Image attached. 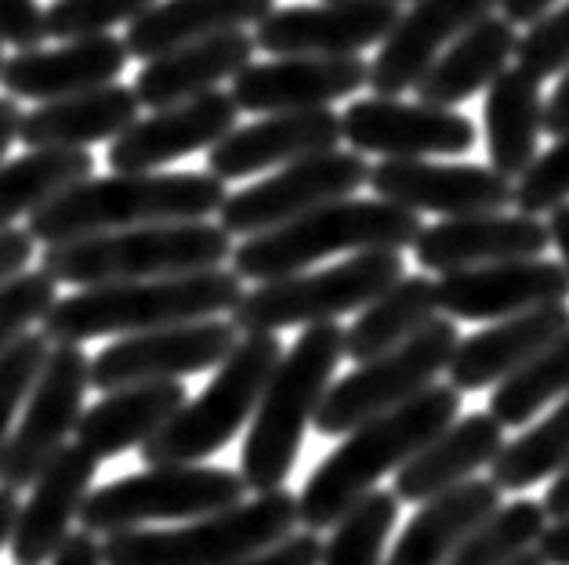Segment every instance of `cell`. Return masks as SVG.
<instances>
[{
	"mask_svg": "<svg viewBox=\"0 0 569 565\" xmlns=\"http://www.w3.org/2000/svg\"><path fill=\"white\" fill-rule=\"evenodd\" d=\"M226 182L211 171H113L80 178L40 211L26 218L33 243H66L94 232L157 225V222H207L226 203Z\"/></svg>",
	"mask_w": 569,
	"mask_h": 565,
	"instance_id": "cell-1",
	"label": "cell"
},
{
	"mask_svg": "<svg viewBox=\"0 0 569 565\" xmlns=\"http://www.w3.org/2000/svg\"><path fill=\"white\" fill-rule=\"evenodd\" d=\"M457 413H461V392L453 384H428L407 403L356 424L305 482L298 522L312 533L330 529L363 493L378 490L388 472H399L428 438L447 428Z\"/></svg>",
	"mask_w": 569,
	"mask_h": 565,
	"instance_id": "cell-2",
	"label": "cell"
},
{
	"mask_svg": "<svg viewBox=\"0 0 569 565\" xmlns=\"http://www.w3.org/2000/svg\"><path fill=\"white\" fill-rule=\"evenodd\" d=\"M243 294V280L232 269H203L157 280H123L80 286L77 294L54 297L40 315V334L51 344H84L91 337H123L142 330L211 320L226 315Z\"/></svg>",
	"mask_w": 569,
	"mask_h": 565,
	"instance_id": "cell-3",
	"label": "cell"
},
{
	"mask_svg": "<svg viewBox=\"0 0 569 565\" xmlns=\"http://www.w3.org/2000/svg\"><path fill=\"white\" fill-rule=\"evenodd\" d=\"M345 360V330L338 323H312L280 355L251 413V432L243 438L240 478L247 490H280L298 464L305 428L316 417L335 370Z\"/></svg>",
	"mask_w": 569,
	"mask_h": 565,
	"instance_id": "cell-4",
	"label": "cell"
},
{
	"mask_svg": "<svg viewBox=\"0 0 569 565\" xmlns=\"http://www.w3.org/2000/svg\"><path fill=\"white\" fill-rule=\"evenodd\" d=\"M421 214L388 200L341 196L316 211L276 225L232 246V272L240 280L266 283L290 272L312 269L316 261L359 251H407L421 232Z\"/></svg>",
	"mask_w": 569,
	"mask_h": 565,
	"instance_id": "cell-5",
	"label": "cell"
},
{
	"mask_svg": "<svg viewBox=\"0 0 569 565\" xmlns=\"http://www.w3.org/2000/svg\"><path fill=\"white\" fill-rule=\"evenodd\" d=\"M232 236L211 222H157L94 232V236L66 240L44 251V269L54 283L99 286L123 280H157L226 265Z\"/></svg>",
	"mask_w": 569,
	"mask_h": 565,
	"instance_id": "cell-6",
	"label": "cell"
},
{
	"mask_svg": "<svg viewBox=\"0 0 569 565\" xmlns=\"http://www.w3.org/2000/svg\"><path fill=\"white\" fill-rule=\"evenodd\" d=\"M298 526V497L287 486L254 493L226 512L189 518L178 529H128L99 544L102 565H232L280 544Z\"/></svg>",
	"mask_w": 569,
	"mask_h": 565,
	"instance_id": "cell-7",
	"label": "cell"
},
{
	"mask_svg": "<svg viewBox=\"0 0 569 565\" xmlns=\"http://www.w3.org/2000/svg\"><path fill=\"white\" fill-rule=\"evenodd\" d=\"M280 355L283 344L276 334H243L221 360L214 381L192 403L186 398L182 410L138 446V457L146 464H200L232 443L236 432L251 421Z\"/></svg>",
	"mask_w": 569,
	"mask_h": 565,
	"instance_id": "cell-8",
	"label": "cell"
},
{
	"mask_svg": "<svg viewBox=\"0 0 569 565\" xmlns=\"http://www.w3.org/2000/svg\"><path fill=\"white\" fill-rule=\"evenodd\" d=\"M402 275V251H359L330 269L290 272L243 291L229 320L240 334H276L287 326L335 323L359 312Z\"/></svg>",
	"mask_w": 569,
	"mask_h": 565,
	"instance_id": "cell-9",
	"label": "cell"
},
{
	"mask_svg": "<svg viewBox=\"0 0 569 565\" xmlns=\"http://www.w3.org/2000/svg\"><path fill=\"white\" fill-rule=\"evenodd\" d=\"M247 486L240 472L207 464H149L146 472L123 475L91 490L80 504V529L113 536L142 529L149 522H189L240 504Z\"/></svg>",
	"mask_w": 569,
	"mask_h": 565,
	"instance_id": "cell-10",
	"label": "cell"
},
{
	"mask_svg": "<svg viewBox=\"0 0 569 565\" xmlns=\"http://www.w3.org/2000/svg\"><path fill=\"white\" fill-rule=\"evenodd\" d=\"M457 323L447 315L428 320L418 334L407 337L396 349L373 355L367 363H356L352 374L330 381L327 395L316 406V432L319 435H349L356 424H363L378 413L407 403L439 374H447V363L457 349Z\"/></svg>",
	"mask_w": 569,
	"mask_h": 565,
	"instance_id": "cell-11",
	"label": "cell"
},
{
	"mask_svg": "<svg viewBox=\"0 0 569 565\" xmlns=\"http://www.w3.org/2000/svg\"><path fill=\"white\" fill-rule=\"evenodd\" d=\"M370 163L356 149H327V153L301 157L295 163L276 168V174L261 178L251 189L229 192L218 206V225L229 236H258L276 225H287L295 218L316 211L330 200L352 196L367 185Z\"/></svg>",
	"mask_w": 569,
	"mask_h": 565,
	"instance_id": "cell-12",
	"label": "cell"
},
{
	"mask_svg": "<svg viewBox=\"0 0 569 565\" xmlns=\"http://www.w3.org/2000/svg\"><path fill=\"white\" fill-rule=\"evenodd\" d=\"M88 355L80 344H51L30 395H26L16 432L0 457V486L26 490L54 453L73 435L88 392Z\"/></svg>",
	"mask_w": 569,
	"mask_h": 565,
	"instance_id": "cell-13",
	"label": "cell"
},
{
	"mask_svg": "<svg viewBox=\"0 0 569 565\" xmlns=\"http://www.w3.org/2000/svg\"><path fill=\"white\" fill-rule=\"evenodd\" d=\"M240 341L232 320H192L174 326L123 334L88 363V389L113 392L146 381H182L189 374L221 366V360Z\"/></svg>",
	"mask_w": 569,
	"mask_h": 565,
	"instance_id": "cell-14",
	"label": "cell"
},
{
	"mask_svg": "<svg viewBox=\"0 0 569 565\" xmlns=\"http://www.w3.org/2000/svg\"><path fill=\"white\" fill-rule=\"evenodd\" d=\"M476 123L447 105L373 94L341 113V142H349L356 153H378L385 160L461 157L476 145Z\"/></svg>",
	"mask_w": 569,
	"mask_h": 565,
	"instance_id": "cell-15",
	"label": "cell"
},
{
	"mask_svg": "<svg viewBox=\"0 0 569 565\" xmlns=\"http://www.w3.org/2000/svg\"><path fill=\"white\" fill-rule=\"evenodd\" d=\"M559 301H569V272L562 261L545 258L493 261V265L442 272L436 280V309L453 323H497Z\"/></svg>",
	"mask_w": 569,
	"mask_h": 565,
	"instance_id": "cell-16",
	"label": "cell"
},
{
	"mask_svg": "<svg viewBox=\"0 0 569 565\" xmlns=\"http://www.w3.org/2000/svg\"><path fill=\"white\" fill-rule=\"evenodd\" d=\"M367 88V62L359 54H276L251 62L232 77V102L240 113H298L323 109Z\"/></svg>",
	"mask_w": 569,
	"mask_h": 565,
	"instance_id": "cell-17",
	"label": "cell"
},
{
	"mask_svg": "<svg viewBox=\"0 0 569 565\" xmlns=\"http://www.w3.org/2000/svg\"><path fill=\"white\" fill-rule=\"evenodd\" d=\"M399 11L402 0H323L272 8L254 26V44L269 54H359L381 44Z\"/></svg>",
	"mask_w": 569,
	"mask_h": 565,
	"instance_id": "cell-18",
	"label": "cell"
},
{
	"mask_svg": "<svg viewBox=\"0 0 569 565\" xmlns=\"http://www.w3.org/2000/svg\"><path fill=\"white\" fill-rule=\"evenodd\" d=\"M367 185L373 196L413 214H486L511 206V178L486 163H432V160H381L370 168Z\"/></svg>",
	"mask_w": 569,
	"mask_h": 565,
	"instance_id": "cell-19",
	"label": "cell"
},
{
	"mask_svg": "<svg viewBox=\"0 0 569 565\" xmlns=\"http://www.w3.org/2000/svg\"><path fill=\"white\" fill-rule=\"evenodd\" d=\"M236 109L229 91H203L197 99L152 109V117H138L109 145L113 171H160L163 163L218 145L236 128Z\"/></svg>",
	"mask_w": 569,
	"mask_h": 565,
	"instance_id": "cell-20",
	"label": "cell"
},
{
	"mask_svg": "<svg viewBox=\"0 0 569 565\" xmlns=\"http://www.w3.org/2000/svg\"><path fill=\"white\" fill-rule=\"evenodd\" d=\"M493 11L497 0H410V8L399 11L396 26L381 40L378 59L367 65V88L385 99L413 91L439 51Z\"/></svg>",
	"mask_w": 569,
	"mask_h": 565,
	"instance_id": "cell-21",
	"label": "cell"
},
{
	"mask_svg": "<svg viewBox=\"0 0 569 565\" xmlns=\"http://www.w3.org/2000/svg\"><path fill=\"white\" fill-rule=\"evenodd\" d=\"M341 145V117L330 105L298 113H266L247 128H232L218 145L207 149V171L221 182L266 174L301 157L327 153Z\"/></svg>",
	"mask_w": 569,
	"mask_h": 565,
	"instance_id": "cell-22",
	"label": "cell"
},
{
	"mask_svg": "<svg viewBox=\"0 0 569 565\" xmlns=\"http://www.w3.org/2000/svg\"><path fill=\"white\" fill-rule=\"evenodd\" d=\"M551 246L548 225L533 214H461L442 218L428 225L413 240V258L428 272H457L493 265V261H516V258H545Z\"/></svg>",
	"mask_w": 569,
	"mask_h": 565,
	"instance_id": "cell-23",
	"label": "cell"
},
{
	"mask_svg": "<svg viewBox=\"0 0 569 565\" xmlns=\"http://www.w3.org/2000/svg\"><path fill=\"white\" fill-rule=\"evenodd\" d=\"M94 475H99V457L80 443L62 446L40 467V475L30 482V501L19 504L16 526L8 536V551L16 565H44L54 558L80 504L91 493Z\"/></svg>",
	"mask_w": 569,
	"mask_h": 565,
	"instance_id": "cell-24",
	"label": "cell"
},
{
	"mask_svg": "<svg viewBox=\"0 0 569 565\" xmlns=\"http://www.w3.org/2000/svg\"><path fill=\"white\" fill-rule=\"evenodd\" d=\"M128 48L113 33L62 40L59 48H26L0 65V84L11 99L51 102L113 84L128 65Z\"/></svg>",
	"mask_w": 569,
	"mask_h": 565,
	"instance_id": "cell-25",
	"label": "cell"
},
{
	"mask_svg": "<svg viewBox=\"0 0 569 565\" xmlns=\"http://www.w3.org/2000/svg\"><path fill=\"white\" fill-rule=\"evenodd\" d=\"M569 334V305H540L530 312L508 315L493 326L479 330V334L461 337L447 363L450 384L457 392H479L490 389L511 370H519L526 360H533L540 349H548L551 341Z\"/></svg>",
	"mask_w": 569,
	"mask_h": 565,
	"instance_id": "cell-26",
	"label": "cell"
},
{
	"mask_svg": "<svg viewBox=\"0 0 569 565\" xmlns=\"http://www.w3.org/2000/svg\"><path fill=\"white\" fill-rule=\"evenodd\" d=\"M254 33L247 30H229L218 37L192 40V44L171 48L149 59L138 69V80L131 84L138 105L163 109L182 99H197L203 91H214L226 84L243 65L254 62Z\"/></svg>",
	"mask_w": 569,
	"mask_h": 565,
	"instance_id": "cell-27",
	"label": "cell"
},
{
	"mask_svg": "<svg viewBox=\"0 0 569 565\" xmlns=\"http://www.w3.org/2000/svg\"><path fill=\"white\" fill-rule=\"evenodd\" d=\"M505 446V428L490 413H468V417H453L439 435L413 453L396 472V497L407 504H425L439 497V493L453 490L486 467L497 450Z\"/></svg>",
	"mask_w": 569,
	"mask_h": 565,
	"instance_id": "cell-28",
	"label": "cell"
},
{
	"mask_svg": "<svg viewBox=\"0 0 569 565\" xmlns=\"http://www.w3.org/2000/svg\"><path fill=\"white\" fill-rule=\"evenodd\" d=\"M189 398L182 381H146L128 389L102 392L94 406H88L77 421V443L99 461L120 457L134 446H142L149 435H157L182 403Z\"/></svg>",
	"mask_w": 569,
	"mask_h": 565,
	"instance_id": "cell-29",
	"label": "cell"
},
{
	"mask_svg": "<svg viewBox=\"0 0 569 565\" xmlns=\"http://www.w3.org/2000/svg\"><path fill=\"white\" fill-rule=\"evenodd\" d=\"M516 40H519L516 26L505 16H486L476 26H468L418 77V84H413L418 102L453 109L476 99L479 91L493 84L501 69L511 65V59H516Z\"/></svg>",
	"mask_w": 569,
	"mask_h": 565,
	"instance_id": "cell-30",
	"label": "cell"
},
{
	"mask_svg": "<svg viewBox=\"0 0 569 565\" xmlns=\"http://www.w3.org/2000/svg\"><path fill=\"white\" fill-rule=\"evenodd\" d=\"M138 120V99L123 84H102L66 99L40 102L19 120V138L30 149H88L113 138Z\"/></svg>",
	"mask_w": 569,
	"mask_h": 565,
	"instance_id": "cell-31",
	"label": "cell"
},
{
	"mask_svg": "<svg viewBox=\"0 0 569 565\" xmlns=\"http://www.w3.org/2000/svg\"><path fill=\"white\" fill-rule=\"evenodd\" d=\"M501 507V490L490 478H465L453 490L425 501L407 522L399 541L381 565H447L457 544Z\"/></svg>",
	"mask_w": 569,
	"mask_h": 565,
	"instance_id": "cell-32",
	"label": "cell"
},
{
	"mask_svg": "<svg viewBox=\"0 0 569 565\" xmlns=\"http://www.w3.org/2000/svg\"><path fill=\"white\" fill-rule=\"evenodd\" d=\"M272 8L276 0H152L142 16L128 22L123 48L131 59L149 62L192 40L258 26Z\"/></svg>",
	"mask_w": 569,
	"mask_h": 565,
	"instance_id": "cell-33",
	"label": "cell"
},
{
	"mask_svg": "<svg viewBox=\"0 0 569 565\" xmlns=\"http://www.w3.org/2000/svg\"><path fill=\"white\" fill-rule=\"evenodd\" d=\"M486 149H490V168L505 178H516L530 168L537 157V138L545 131V94L540 80L522 73L519 65H508L486 88Z\"/></svg>",
	"mask_w": 569,
	"mask_h": 565,
	"instance_id": "cell-34",
	"label": "cell"
},
{
	"mask_svg": "<svg viewBox=\"0 0 569 565\" xmlns=\"http://www.w3.org/2000/svg\"><path fill=\"white\" fill-rule=\"evenodd\" d=\"M436 315V280L402 272L392 286H385L378 297L359 309L356 323L345 330V355L352 363H367L413 337Z\"/></svg>",
	"mask_w": 569,
	"mask_h": 565,
	"instance_id": "cell-35",
	"label": "cell"
},
{
	"mask_svg": "<svg viewBox=\"0 0 569 565\" xmlns=\"http://www.w3.org/2000/svg\"><path fill=\"white\" fill-rule=\"evenodd\" d=\"M88 174H94L88 149H30L19 160L0 163V229L30 218Z\"/></svg>",
	"mask_w": 569,
	"mask_h": 565,
	"instance_id": "cell-36",
	"label": "cell"
},
{
	"mask_svg": "<svg viewBox=\"0 0 569 565\" xmlns=\"http://www.w3.org/2000/svg\"><path fill=\"white\" fill-rule=\"evenodd\" d=\"M566 464H569V392L559 398V406L545 421L497 450V457L486 467H490V482L501 493H522L537 486V482L559 475Z\"/></svg>",
	"mask_w": 569,
	"mask_h": 565,
	"instance_id": "cell-37",
	"label": "cell"
},
{
	"mask_svg": "<svg viewBox=\"0 0 569 565\" xmlns=\"http://www.w3.org/2000/svg\"><path fill=\"white\" fill-rule=\"evenodd\" d=\"M569 392V334L551 341L548 349H540L533 360H526L519 370H511L508 377L493 384L490 395V417L501 428H522L555 398Z\"/></svg>",
	"mask_w": 569,
	"mask_h": 565,
	"instance_id": "cell-38",
	"label": "cell"
},
{
	"mask_svg": "<svg viewBox=\"0 0 569 565\" xmlns=\"http://www.w3.org/2000/svg\"><path fill=\"white\" fill-rule=\"evenodd\" d=\"M399 497L392 490H370L363 493L349 512H345L323 541L319 565H381L385 544L396 529Z\"/></svg>",
	"mask_w": 569,
	"mask_h": 565,
	"instance_id": "cell-39",
	"label": "cell"
},
{
	"mask_svg": "<svg viewBox=\"0 0 569 565\" xmlns=\"http://www.w3.org/2000/svg\"><path fill=\"white\" fill-rule=\"evenodd\" d=\"M545 526H548V515L537 501L501 504L490 518L479 522V526L457 544L447 565H511L522 551L537 547Z\"/></svg>",
	"mask_w": 569,
	"mask_h": 565,
	"instance_id": "cell-40",
	"label": "cell"
},
{
	"mask_svg": "<svg viewBox=\"0 0 569 565\" xmlns=\"http://www.w3.org/2000/svg\"><path fill=\"white\" fill-rule=\"evenodd\" d=\"M48 349H51V341L44 334H30V330H26V334L11 341L8 352L0 355V457H4L11 432H16L26 395H30L40 366L48 360Z\"/></svg>",
	"mask_w": 569,
	"mask_h": 565,
	"instance_id": "cell-41",
	"label": "cell"
},
{
	"mask_svg": "<svg viewBox=\"0 0 569 565\" xmlns=\"http://www.w3.org/2000/svg\"><path fill=\"white\" fill-rule=\"evenodd\" d=\"M569 203V134L555 138L548 153H537L516 182H511V206L519 214H551Z\"/></svg>",
	"mask_w": 569,
	"mask_h": 565,
	"instance_id": "cell-42",
	"label": "cell"
},
{
	"mask_svg": "<svg viewBox=\"0 0 569 565\" xmlns=\"http://www.w3.org/2000/svg\"><path fill=\"white\" fill-rule=\"evenodd\" d=\"M152 0H51L44 8V30L51 40L99 37L123 22H134Z\"/></svg>",
	"mask_w": 569,
	"mask_h": 565,
	"instance_id": "cell-43",
	"label": "cell"
},
{
	"mask_svg": "<svg viewBox=\"0 0 569 565\" xmlns=\"http://www.w3.org/2000/svg\"><path fill=\"white\" fill-rule=\"evenodd\" d=\"M516 65L533 80H551L569 65V0L555 4L519 33Z\"/></svg>",
	"mask_w": 569,
	"mask_h": 565,
	"instance_id": "cell-44",
	"label": "cell"
},
{
	"mask_svg": "<svg viewBox=\"0 0 569 565\" xmlns=\"http://www.w3.org/2000/svg\"><path fill=\"white\" fill-rule=\"evenodd\" d=\"M54 286L59 283L44 269H22L8 283H0V355L8 352L11 341L30 330V323H40V315L54 301Z\"/></svg>",
	"mask_w": 569,
	"mask_h": 565,
	"instance_id": "cell-45",
	"label": "cell"
},
{
	"mask_svg": "<svg viewBox=\"0 0 569 565\" xmlns=\"http://www.w3.org/2000/svg\"><path fill=\"white\" fill-rule=\"evenodd\" d=\"M48 37L44 30V8L40 0H0V44L11 48H40Z\"/></svg>",
	"mask_w": 569,
	"mask_h": 565,
	"instance_id": "cell-46",
	"label": "cell"
},
{
	"mask_svg": "<svg viewBox=\"0 0 569 565\" xmlns=\"http://www.w3.org/2000/svg\"><path fill=\"white\" fill-rule=\"evenodd\" d=\"M319 551H323V541L312 529H305V533H290L280 544L258 551V555H247L232 565H319Z\"/></svg>",
	"mask_w": 569,
	"mask_h": 565,
	"instance_id": "cell-47",
	"label": "cell"
},
{
	"mask_svg": "<svg viewBox=\"0 0 569 565\" xmlns=\"http://www.w3.org/2000/svg\"><path fill=\"white\" fill-rule=\"evenodd\" d=\"M33 236L26 229H0V283H8L11 275H19L33 261Z\"/></svg>",
	"mask_w": 569,
	"mask_h": 565,
	"instance_id": "cell-48",
	"label": "cell"
},
{
	"mask_svg": "<svg viewBox=\"0 0 569 565\" xmlns=\"http://www.w3.org/2000/svg\"><path fill=\"white\" fill-rule=\"evenodd\" d=\"M51 565H102V547L91 533H69L62 547L54 551Z\"/></svg>",
	"mask_w": 569,
	"mask_h": 565,
	"instance_id": "cell-49",
	"label": "cell"
},
{
	"mask_svg": "<svg viewBox=\"0 0 569 565\" xmlns=\"http://www.w3.org/2000/svg\"><path fill=\"white\" fill-rule=\"evenodd\" d=\"M545 131L548 134H569V65L559 73V88L551 91V99L545 102Z\"/></svg>",
	"mask_w": 569,
	"mask_h": 565,
	"instance_id": "cell-50",
	"label": "cell"
},
{
	"mask_svg": "<svg viewBox=\"0 0 569 565\" xmlns=\"http://www.w3.org/2000/svg\"><path fill=\"white\" fill-rule=\"evenodd\" d=\"M540 558L548 565H569V518H555L537 541Z\"/></svg>",
	"mask_w": 569,
	"mask_h": 565,
	"instance_id": "cell-51",
	"label": "cell"
},
{
	"mask_svg": "<svg viewBox=\"0 0 569 565\" xmlns=\"http://www.w3.org/2000/svg\"><path fill=\"white\" fill-rule=\"evenodd\" d=\"M555 4H559V0H497V8H501V16L511 26H530Z\"/></svg>",
	"mask_w": 569,
	"mask_h": 565,
	"instance_id": "cell-52",
	"label": "cell"
},
{
	"mask_svg": "<svg viewBox=\"0 0 569 565\" xmlns=\"http://www.w3.org/2000/svg\"><path fill=\"white\" fill-rule=\"evenodd\" d=\"M540 507H545V515L555 522V518H569V464L562 467L559 475H555V482L548 486L545 501H540Z\"/></svg>",
	"mask_w": 569,
	"mask_h": 565,
	"instance_id": "cell-53",
	"label": "cell"
},
{
	"mask_svg": "<svg viewBox=\"0 0 569 565\" xmlns=\"http://www.w3.org/2000/svg\"><path fill=\"white\" fill-rule=\"evenodd\" d=\"M19 120H22V109L19 102L11 99H0V163H4L8 157V149L19 142Z\"/></svg>",
	"mask_w": 569,
	"mask_h": 565,
	"instance_id": "cell-54",
	"label": "cell"
},
{
	"mask_svg": "<svg viewBox=\"0 0 569 565\" xmlns=\"http://www.w3.org/2000/svg\"><path fill=\"white\" fill-rule=\"evenodd\" d=\"M548 236H551V246L559 251L562 265L569 272V203L555 206V211H551V218H548Z\"/></svg>",
	"mask_w": 569,
	"mask_h": 565,
	"instance_id": "cell-55",
	"label": "cell"
},
{
	"mask_svg": "<svg viewBox=\"0 0 569 565\" xmlns=\"http://www.w3.org/2000/svg\"><path fill=\"white\" fill-rule=\"evenodd\" d=\"M16 515H19V493L0 486V547H8V536L11 526H16Z\"/></svg>",
	"mask_w": 569,
	"mask_h": 565,
	"instance_id": "cell-56",
	"label": "cell"
},
{
	"mask_svg": "<svg viewBox=\"0 0 569 565\" xmlns=\"http://www.w3.org/2000/svg\"><path fill=\"white\" fill-rule=\"evenodd\" d=\"M511 565H548L545 558H540V551L537 547H530V551H522V555L511 562Z\"/></svg>",
	"mask_w": 569,
	"mask_h": 565,
	"instance_id": "cell-57",
	"label": "cell"
},
{
	"mask_svg": "<svg viewBox=\"0 0 569 565\" xmlns=\"http://www.w3.org/2000/svg\"><path fill=\"white\" fill-rule=\"evenodd\" d=\"M0 65H4V51H0Z\"/></svg>",
	"mask_w": 569,
	"mask_h": 565,
	"instance_id": "cell-58",
	"label": "cell"
}]
</instances>
